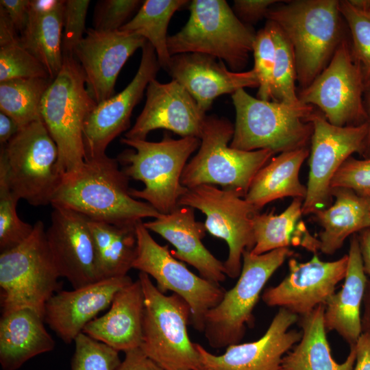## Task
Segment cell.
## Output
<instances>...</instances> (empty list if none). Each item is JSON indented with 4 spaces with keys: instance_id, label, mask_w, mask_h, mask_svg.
I'll return each instance as SVG.
<instances>
[{
    "instance_id": "1",
    "label": "cell",
    "mask_w": 370,
    "mask_h": 370,
    "mask_svg": "<svg viewBox=\"0 0 370 370\" xmlns=\"http://www.w3.org/2000/svg\"><path fill=\"white\" fill-rule=\"evenodd\" d=\"M129 179L117 159L104 154L85 160L76 171L62 176L51 205L118 225H136L144 218L160 217L149 204L131 195Z\"/></svg>"
},
{
    "instance_id": "2",
    "label": "cell",
    "mask_w": 370,
    "mask_h": 370,
    "mask_svg": "<svg viewBox=\"0 0 370 370\" xmlns=\"http://www.w3.org/2000/svg\"><path fill=\"white\" fill-rule=\"evenodd\" d=\"M266 18L282 29L292 46L301 89L325 69L345 38L338 0L284 1L271 7Z\"/></svg>"
},
{
    "instance_id": "3",
    "label": "cell",
    "mask_w": 370,
    "mask_h": 370,
    "mask_svg": "<svg viewBox=\"0 0 370 370\" xmlns=\"http://www.w3.org/2000/svg\"><path fill=\"white\" fill-rule=\"evenodd\" d=\"M121 142L133 148L117 157L129 177L141 181L142 190L130 189L135 199L145 200L160 213L166 214L178 206L187 188L181 182L186 162L200 145V139L165 136L159 142L122 138Z\"/></svg>"
},
{
    "instance_id": "4",
    "label": "cell",
    "mask_w": 370,
    "mask_h": 370,
    "mask_svg": "<svg viewBox=\"0 0 370 370\" xmlns=\"http://www.w3.org/2000/svg\"><path fill=\"white\" fill-rule=\"evenodd\" d=\"M236 110L230 146L243 151L268 149L274 153L307 147L312 134L310 105L264 101L244 88L232 95Z\"/></svg>"
},
{
    "instance_id": "5",
    "label": "cell",
    "mask_w": 370,
    "mask_h": 370,
    "mask_svg": "<svg viewBox=\"0 0 370 370\" xmlns=\"http://www.w3.org/2000/svg\"><path fill=\"white\" fill-rule=\"evenodd\" d=\"M63 58L62 68L46 90L40 107L42 120L58 148L62 177L84 162V125L97 104L87 90L75 58Z\"/></svg>"
},
{
    "instance_id": "6",
    "label": "cell",
    "mask_w": 370,
    "mask_h": 370,
    "mask_svg": "<svg viewBox=\"0 0 370 370\" xmlns=\"http://www.w3.org/2000/svg\"><path fill=\"white\" fill-rule=\"evenodd\" d=\"M185 25L167 40L170 55L198 53L225 61L241 72L252 52L256 34L224 0H193Z\"/></svg>"
},
{
    "instance_id": "7",
    "label": "cell",
    "mask_w": 370,
    "mask_h": 370,
    "mask_svg": "<svg viewBox=\"0 0 370 370\" xmlns=\"http://www.w3.org/2000/svg\"><path fill=\"white\" fill-rule=\"evenodd\" d=\"M234 125L226 119L207 116L200 137L199 149L188 162L181 177L187 188L203 184L247 195L256 173L275 154L268 149L243 151L228 145Z\"/></svg>"
},
{
    "instance_id": "8",
    "label": "cell",
    "mask_w": 370,
    "mask_h": 370,
    "mask_svg": "<svg viewBox=\"0 0 370 370\" xmlns=\"http://www.w3.org/2000/svg\"><path fill=\"white\" fill-rule=\"evenodd\" d=\"M42 221L24 242L0 254L1 314L29 308L44 318L47 302L61 286Z\"/></svg>"
},
{
    "instance_id": "9",
    "label": "cell",
    "mask_w": 370,
    "mask_h": 370,
    "mask_svg": "<svg viewBox=\"0 0 370 370\" xmlns=\"http://www.w3.org/2000/svg\"><path fill=\"white\" fill-rule=\"evenodd\" d=\"M144 293L142 342L139 348L163 370H204L187 325L191 312L179 295H166L145 273L138 274Z\"/></svg>"
},
{
    "instance_id": "10",
    "label": "cell",
    "mask_w": 370,
    "mask_h": 370,
    "mask_svg": "<svg viewBox=\"0 0 370 370\" xmlns=\"http://www.w3.org/2000/svg\"><path fill=\"white\" fill-rule=\"evenodd\" d=\"M0 170L20 199L34 206L51 204L62 177L57 146L42 119L1 145Z\"/></svg>"
},
{
    "instance_id": "11",
    "label": "cell",
    "mask_w": 370,
    "mask_h": 370,
    "mask_svg": "<svg viewBox=\"0 0 370 370\" xmlns=\"http://www.w3.org/2000/svg\"><path fill=\"white\" fill-rule=\"evenodd\" d=\"M293 254L288 247L260 255L249 250L243 252L242 269L236 284L225 291L222 299L206 314L204 332L210 346L223 348L241 342L246 326L254 322L253 311L264 286Z\"/></svg>"
},
{
    "instance_id": "12",
    "label": "cell",
    "mask_w": 370,
    "mask_h": 370,
    "mask_svg": "<svg viewBox=\"0 0 370 370\" xmlns=\"http://www.w3.org/2000/svg\"><path fill=\"white\" fill-rule=\"evenodd\" d=\"M136 233L137 251L132 268L152 277L162 293L169 291L181 297L190 307L193 327L204 332L206 313L222 299L225 290L190 271L172 255L168 245L153 238L143 221L136 223Z\"/></svg>"
},
{
    "instance_id": "13",
    "label": "cell",
    "mask_w": 370,
    "mask_h": 370,
    "mask_svg": "<svg viewBox=\"0 0 370 370\" xmlns=\"http://www.w3.org/2000/svg\"><path fill=\"white\" fill-rule=\"evenodd\" d=\"M178 204L196 208L206 215V231L227 244L228 255L223 262L225 275L238 278L243 252L255 246L253 219L260 210L237 193L210 184L187 188Z\"/></svg>"
},
{
    "instance_id": "14",
    "label": "cell",
    "mask_w": 370,
    "mask_h": 370,
    "mask_svg": "<svg viewBox=\"0 0 370 370\" xmlns=\"http://www.w3.org/2000/svg\"><path fill=\"white\" fill-rule=\"evenodd\" d=\"M365 82L362 66L344 38L325 69L297 95L301 103L317 106L334 125H358L367 122Z\"/></svg>"
},
{
    "instance_id": "15",
    "label": "cell",
    "mask_w": 370,
    "mask_h": 370,
    "mask_svg": "<svg viewBox=\"0 0 370 370\" xmlns=\"http://www.w3.org/2000/svg\"><path fill=\"white\" fill-rule=\"evenodd\" d=\"M312 125L309 176L302 214H313L331 202L330 183L341 164L354 153H364L367 122L353 126H336L319 110L308 118Z\"/></svg>"
},
{
    "instance_id": "16",
    "label": "cell",
    "mask_w": 370,
    "mask_h": 370,
    "mask_svg": "<svg viewBox=\"0 0 370 370\" xmlns=\"http://www.w3.org/2000/svg\"><path fill=\"white\" fill-rule=\"evenodd\" d=\"M160 67L154 48L147 41L130 83L117 95L97 103L86 117L83 130L85 160L106 154L109 144L129 127L134 108Z\"/></svg>"
},
{
    "instance_id": "17",
    "label": "cell",
    "mask_w": 370,
    "mask_h": 370,
    "mask_svg": "<svg viewBox=\"0 0 370 370\" xmlns=\"http://www.w3.org/2000/svg\"><path fill=\"white\" fill-rule=\"evenodd\" d=\"M348 255L334 261H322L317 254L305 262L288 261V273L275 286L267 288L262 299L269 307L285 308L297 315L306 314L325 305L345 275Z\"/></svg>"
},
{
    "instance_id": "18",
    "label": "cell",
    "mask_w": 370,
    "mask_h": 370,
    "mask_svg": "<svg viewBox=\"0 0 370 370\" xmlns=\"http://www.w3.org/2000/svg\"><path fill=\"white\" fill-rule=\"evenodd\" d=\"M147 42L143 36L123 30L88 28L73 56L81 66L86 88L97 103L113 96L117 77L130 57Z\"/></svg>"
},
{
    "instance_id": "19",
    "label": "cell",
    "mask_w": 370,
    "mask_h": 370,
    "mask_svg": "<svg viewBox=\"0 0 370 370\" xmlns=\"http://www.w3.org/2000/svg\"><path fill=\"white\" fill-rule=\"evenodd\" d=\"M145 106L125 138L146 140L155 130H170L182 138L200 139L207 116L177 81L160 83L152 79L147 87Z\"/></svg>"
},
{
    "instance_id": "20",
    "label": "cell",
    "mask_w": 370,
    "mask_h": 370,
    "mask_svg": "<svg viewBox=\"0 0 370 370\" xmlns=\"http://www.w3.org/2000/svg\"><path fill=\"white\" fill-rule=\"evenodd\" d=\"M299 316L280 308L264 335L249 343L227 347L221 355L213 354L195 343L204 370H280L284 354L301 338L302 332L289 328Z\"/></svg>"
},
{
    "instance_id": "21",
    "label": "cell",
    "mask_w": 370,
    "mask_h": 370,
    "mask_svg": "<svg viewBox=\"0 0 370 370\" xmlns=\"http://www.w3.org/2000/svg\"><path fill=\"white\" fill-rule=\"evenodd\" d=\"M53 208L46 238L60 276L65 278L73 288L95 282V251L88 219L70 209Z\"/></svg>"
},
{
    "instance_id": "22",
    "label": "cell",
    "mask_w": 370,
    "mask_h": 370,
    "mask_svg": "<svg viewBox=\"0 0 370 370\" xmlns=\"http://www.w3.org/2000/svg\"><path fill=\"white\" fill-rule=\"evenodd\" d=\"M132 282L126 275L72 291H60L47 302L44 320L62 341L70 344L89 322L111 305L116 293Z\"/></svg>"
},
{
    "instance_id": "23",
    "label": "cell",
    "mask_w": 370,
    "mask_h": 370,
    "mask_svg": "<svg viewBox=\"0 0 370 370\" xmlns=\"http://www.w3.org/2000/svg\"><path fill=\"white\" fill-rule=\"evenodd\" d=\"M167 72L179 82L204 111L208 110L218 97L245 88L259 86L254 70H228L217 58L203 53H186L171 56Z\"/></svg>"
},
{
    "instance_id": "24",
    "label": "cell",
    "mask_w": 370,
    "mask_h": 370,
    "mask_svg": "<svg viewBox=\"0 0 370 370\" xmlns=\"http://www.w3.org/2000/svg\"><path fill=\"white\" fill-rule=\"evenodd\" d=\"M145 227L160 235L174 247L172 255L195 267L200 275L220 284L226 278L223 262L204 245V223L197 221L191 207L179 206L171 212L143 223Z\"/></svg>"
},
{
    "instance_id": "25",
    "label": "cell",
    "mask_w": 370,
    "mask_h": 370,
    "mask_svg": "<svg viewBox=\"0 0 370 370\" xmlns=\"http://www.w3.org/2000/svg\"><path fill=\"white\" fill-rule=\"evenodd\" d=\"M143 317L144 293L138 278L119 291L109 310L89 322L82 332L119 352H126L141 345Z\"/></svg>"
},
{
    "instance_id": "26",
    "label": "cell",
    "mask_w": 370,
    "mask_h": 370,
    "mask_svg": "<svg viewBox=\"0 0 370 370\" xmlns=\"http://www.w3.org/2000/svg\"><path fill=\"white\" fill-rule=\"evenodd\" d=\"M348 264L342 288L325 304L326 331L335 330L349 345H356L362 330L361 305L368 281L363 268L358 236L350 241Z\"/></svg>"
},
{
    "instance_id": "27",
    "label": "cell",
    "mask_w": 370,
    "mask_h": 370,
    "mask_svg": "<svg viewBox=\"0 0 370 370\" xmlns=\"http://www.w3.org/2000/svg\"><path fill=\"white\" fill-rule=\"evenodd\" d=\"M44 321L29 308L1 314L0 364L3 370H16L29 359L53 349L55 341Z\"/></svg>"
},
{
    "instance_id": "28",
    "label": "cell",
    "mask_w": 370,
    "mask_h": 370,
    "mask_svg": "<svg viewBox=\"0 0 370 370\" xmlns=\"http://www.w3.org/2000/svg\"><path fill=\"white\" fill-rule=\"evenodd\" d=\"M64 0H31L27 24L21 33L25 48L53 79L63 64L62 38Z\"/></svg>"
},
{
    "instance_id": "29",
    "label": "cell",
    "mask_w": 370,
    "mask_h": 370,
    "mask_svg": "<svg viewBox=\"0 0 370 370\" xmlns=\"http://www.w3.org/2000/svg\"><path fill=\"white\" fill-rule=\"evenodd\" d=\"M331 195L335 197L334 204L313 213L322 227L318 235L319 250L328 255L339 249L351 234L370 227V212L365 197L343 188H332Z\"/></svg>"
},
{
    "instance_id": "30",
    "label": "cell",
    "mask_w": 370,
    "mask_h": 370,
    "mask_svg": "<svg viewBox=\"0 0 370 370\" xmlns=\"http://www.w3.org/2000/svg\"><path fill=\"white\" fill-rule=\"evenodd\" d=\"M324 311L325 306L319 305L299 317L301 340L283 357L280 370H353L356 362L355 345L349 346V355L343 362H336L332 356Z\"/></svg>"
},
{
    "instance_id": "31",
    "label": "cell",
    "mask_w": 370,
    "mask_h": 370,
    "mask_svg": "<svg viewBox=\"0 0 370 370\" xmlns=\"http://www.w3.org/2000/svg\"><path fill=\"white\" fill-rule=\"evenodd\" d=\"M309 155L307 147L273 157L256 173L245 199L258 210L266 204L284 197L304 200L307 190L299 180V173Z\"/></svg>"
},
{
    "instance_id": "32",
    "label": "cell",
    "mask_w": 370,
    "mask_h": 370,
    "mask_svg": "<svg viewBox=\"0 0 370 370\" xmlns=\"http://www.w3.org/2000/svg\"><path fill=\"white\" fill-rule=\"evenodd\" d=\"M303 202V199L293 198L279 214H275L274 209L256 214L253 219L256 243L251 252L260 255L277 249L300 246L315 254L320 244L301 221Z\"/></svg>"
},
{
    "instance_id": "33",
    "label": "cell",
    "mask_w": 370,
    "mask_h": 370,
    "mask_svg": "<svg viewBox=\"0 0 370 370\" xmlns=\"http://www.w3.org/2000/svg\"><path fill=\"white\" fill-rule=\"evenodd\" d=\"M97 280L127 275L136 256V225H118L88 219Z\"/></svg>"
},
{
    "instance_id": "34",
    "label": "cell",
    "mask_w": 370,
    "mask_h": 370,
    "mask_svg": "<svg viewBox=\"0 0 370 370\" xmlns=\"http://www.w3.org/2000/svg\"><path fill=\"white\" fill-rule=\"evenodd\" d=\"M188 1L146 0L135 16L119 30L136 33L154 48L160 67L167 71L171 59L167 45V28L172 16Z\"/></svg>"
},
{
    "instance_id": "35",
    "label": "cell",
    "mask_w": 370,
    "mask_h": 370,
    "mask_svg": "<svg viewBox=\"0 0 370 370\" xmlns=\"http://www.w3.org/2000/svg\"><path fill=\"white\" fill-rule=\"evenodd\" d=\"M52 80L32 77L0 82L1 112L14 119L20 129L42 119V99Z\"/></svg>"
},
{
    "instance_id": "36",
    "label": "cell",
    "mask_w": 370,
    "mask_h": 370,
    "mask_svg": "<svg viewBox=\"0 0 370 370\" xmlns=\"http://www.w3.org/2000/svg\"><path fill=\"white\" fill-rule=\"evenodd\" d=\"M275 46V60L273 75V101L287 104L301 103L296 92L297 73L292 46L274 23L267 21Z\"/></svg>"
},
{
    "instance_id": "37",
    "label": "cell",
    "mask_w": 370,
    "mask_h": 370,
    "mask_svg": "<svg viewBox=\"0 0 370 370\" xmlns=\"http://www.w3.org/2000/svg\"><path fill=\"white\" fill-rule=\"evenodd\" d=\"M20 199L12 192L4 173L0 170V251L16 247L33 232L34 225L22 221L16 211Z\"/></svg>"
},
{
    "instance_id": "38",
    "label": "cell",
    "mask_w": 370,
    "mask_h": 370,
    "mask_svg": "<svg viewBox=\"0 0 370 370\" xmlns=\"http://www.w3.org/2000/svg\"><path fill=\"white\" fill-rule=\"evenodd\" d=\"M32 77L50 78L42 64L25 48L20 36L0 43V82Z\"/></svg>"
},
{
    "instance_id": "39",
    "label": "cell",
    "mask_w": 370,
    "mask_h": 370,
    "mask_svg": "<svg viewBox=\"0 0 370 370\" xmlns=\"http://www.w3.org/2000/svg\"><path fill=\"white\" fill-rule=\"evenodd\" d=\"M74 343L71 370H116L121 362L119 351L84 332Z\"/></svg>"
},
{
    "instance_id": "40",
    "label": "cell",
    "mask_w": 370,
    "mask_h": 370,
    "mask_svg": "<svg viewBox=\"0 0 370 370\" xmlns=\"http://www.w3.org/2000/svg\"><path fill=\"white\" fill-rule=\"evenodd\" d=\"M339 10L351 33L353 56L362 66L366 79L370 75V16L349 0L339 1Z\"/></svg>"
},
{
    "instance_id": "41",
    "label": "cell",
    "mask_w": 370,
    "mask_h": 370,
    "mask_svg": "<svg viewBox=\"0 0 370 370\" xmlns=\"http://www.w3.org/2000/svg\"><path fill=\"white\" fill-rule=\"evenodd\" d=\"M252 53L254 70L258 80V99L273 101V75L275 60V42L269 27L256 34Z\"/></svg>"
},
{
    "instance_id": "42",
    "label": "cell",
    "mask_w": 370,
    "mask_h": 370,
    "mask_svg": "<svg viewBox=\"0 0 370 370\" xmlns=\"http://www.w3.org/2000/svg\"><path fill=\"white\" fill-rule=\"evenodd\" d=\"M90 3L89 0L65 1L62 38L63 57L74 56L76 46L84 38Z\"/></svg>"
},
{
    "instance_id": "43",
    "label": "cell",
    "mask_w": 370,
    "mask_h": 370,
    "mask_svg": "<svg viewBox=\"0 0 370 370\" xmlns=\"http://www.w3.org/2000/svg\"><path fill=\"white\" fill-rule=\"evenodd\" d=\"M330 187L353 190L366 197L370 195V158L364 160L348 158L333 176Z\"/></svg>"
},
{
    "instance_id": "44",
    "label": "cell",
    "mask_w": 370,
    "mask_h": 370,
    "mask_svg": "<svg viewBox=\"0 0 370 370\" xmlns=\"http://www.w3.org/2000/svg\"><path fill=\"white\" fill-rule=\"evenodd\" d=\"M142 3L139 0L99 1L94 12L93 28L103 32L119 30Z\"/></svg>"
},
{
    "instance_id": "45",
    "label": "cell",
    "mask_w": 370,
    "mask_h": 370,
    "mask_svg": "<svg viewBox=\"0 0 370 370\" xmlns=\"http://www.w3.org/2000/svg\"><path fill=\"white\" fill-rule=\"evenodd\" d=\"M282 1L278 0H235L233 11L237 17L245 24L257 23L266 18L269 10L273 5Z\"/></svg>"
},
{
    "instance_id": "46",
    "label": "cell",
    "mask_w": 370,
    "mask_h": 370,
    "mask_svg": "<svg viewBox=\"0 0 370 370\" xmlns=\"http://www.w3.org/2000/svg\"><path fill=\"white\" fill-rule=\"evenodd\" d=\"M31 0H1L0 6L3 7L18 32L25 28L29 12Z\"/></svg>"
},
{
    "instance_id": "47",
    "label": "cell",
    "mask_w": 370,
    "mask_h": 370,
    "mask_svg": "<svg viewBox=\"0 0 370 370\" xmlns=\"http://www.w3.org/2000/svg\"><path fill=\"white\" fill-rule=\"evenodd\" d=\"M125 358L116 370H163L141 350L136 348L125 352Z\"/></svg>"
},
{
    "instance_id": "48",
    "label": "cell",
    "mask_w": 370,
    "mask_h": 370,
    "mask_svg": "<svg viewBox=\"0 0 370 370\" xmlns=\"http://www.w3.org/2000/svg\"><path fill=\"white\" fill-rule=\"evenodd\" d=\"M355 349L356 362L353 370H370V332H362Z\"/></svg>"
},
{
    "instance_id": "49",
    "label": "cell",
    "mask_w": 370,
    "mask_h": 370,
    "mask_svg": "<svg viewBox=\"0 0 370 370\" xmlns=\"http://www.w3.org/2000/svg\"><path fill=\"white\" fill-rule=\"evenodd\" d=\"M20 130L18 125L10 116L0 112V143L7 144Z\"/></svg>"
},
{
    "instance_id": "50",
    "label": "cell",
    "mask_w": 370,
    "mask_h": 370,
    "mask_svg": "<svg viewBox=\"0 0 370 370\" xmlns=\"http://www.w3.org/2000/svg\"><path fill=\"white\" fill-rule=\"evenodd\" d=\"M358 236L364 271L370 276V227L360 232Z\"/></svg>"
},
{
    "instance_id": "51",
    "label": "cell",
    "mask_w": 370,
    "mask_h": 370,
    "mask_svg": "<svg viewBox=\"0 0 370 370\" xmlns=\"http://www.w3.org/2000/svg\"><path fill=\"white\" fill-rule=\"evenodd\" d=\"M364 103L367 114L368 135L366 140V153L370 158V75L365 79L364 89Z\"/></svg>"
},
{
    "instance_id": "52",
    "label": "cell",
    "mask_w": 370,
    "mask_h": 370,
    "mask_svg": "<svg viewBox=\"0 0 370 370\" xmlns=\"http://www.w3.org/2000/svg\"><path fill=\"white\" fill-rule=\"evenodd\" d=\"M364 312L362 317V330L370 332V280L368 279L364 298Z\"/></svg>"
},
{
    "instance_id": "53",
    "label": "cell",
    "mask_w": 370,
    "mask_h": 370,
    "mask_svg": "<svg viewBox=\"0 0 370 370\" xmlns=\"http://www.w3.org/2000/svg\"><path fill=\"white\" fill-rule=\"evenodd\" d=\"M367 202V204H368V206H369V212H370V195L366 197H365Z\"/></svg>"
},
{
    "instance_id": "54",
    "label": "cell",
    "mask_w": 370,
    "mask_h": 370,
    "mask_svg": "<svg viewBox=\"0 0 370 370\" xmlns=\"http://www.w3.org/2000/svg\"><path fill=\"white\" fill-rule=\"evenodd\" d=\"M367 13L370 16V13H369V12H367Z\"/></svg>"
}]
</instances>
